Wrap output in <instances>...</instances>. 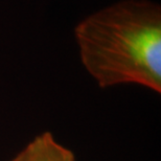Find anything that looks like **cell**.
Instances as JSON below:
<instances>
[{
    "label": "cell",
    "instance_id": "6da1fadb",
    "mask_svg": "<svg viewBox=\"0 0 161 161\" xmlns=\"http://www.w3.org/2000/svg\"><path fill=\"white\" fill-rule=\"evenodd\" d=\"M80 56L99 87L137 84L161 92V8L125 0L84 19L75 30Z\"/></svg>",
    "mask_w": 161,
    "mask_h": 161
},
{
    "label": "cell",
    "instance_id": "7a4b0ae2",
    "mask_svg": "<svg viewBox=\"0 0 161 161\" xmlns=\"http://www.w3.org/2000/svg\"><path fill=\"white\" fill-rule=\"evenodd\" d=\"M11 161H76L75 154L54 139L50 132L38 135Z\"/></svg>",
    "mask_w": 161,
    "mask_h": 161
}]
</instances>
